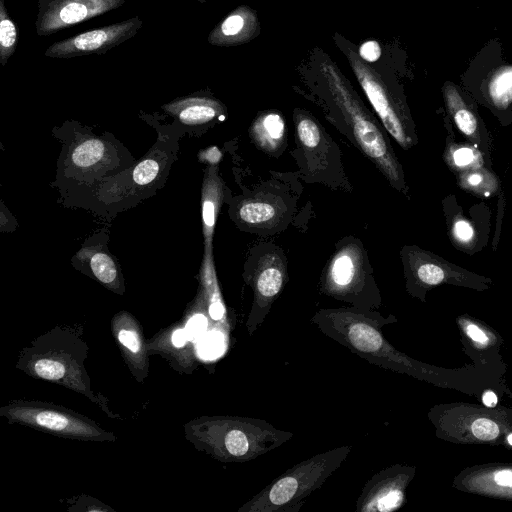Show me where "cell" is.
<instances>
[{
    "label": "cell",
    "instance_id": "obj_39",
    "mask_svg": "<svg viewBox=\"0 0 512 512\" xmlns=\"http://www.w3.org/2000/svg\"><path fill=\"white\" fill-rule=\"evenodd\" d=\"M196 1H197V2H199V3H205V2H207L208 0H196Z\"/></svg>",
    "mask_w": 512,
    "mask_h": 512
},
{
    "label": "cell",
    "instance_id": "obj_4",
    "mask_svg": "<svg viewBox=\"0 0 512 512\" xmlns=\"http://www.w3.org/2000/svg\"><path fill=\"white\" fill-rule=\"evenodd\" d=\"M143 25L136 16L125 21L85 31L53 43L45 51L50 58H73L104 54L137 34Z\"/></svg>",
    "mask_w": 512,
    "mask_h": 512
},
{
    "label": "cell",
    "instance_id": "obj_1",
    "mask_svg": "<svg viewBox=\"0 0 512 512\" xmlns=\"http://www.w3.org/2000/svg\"><path fill=\"white\" fill-rule=\"evenodd\" d=\"M295 70L301 87L294 86V89L320 105L327 117L346 133L389 184L409 197L404 171L388 133L331 56L319 46H314Z\"/></svg>",
    "mask_w": 512,
    "mask_h": 512
},
{
    "label": "cell",
    "instance_id": "obj_11",
    "mask_svg": "<svg viewBox=\"0 0 512 512\" xmlns=\"http://www.w3.org/2000/svg\"><path fill=\"white\" fill-rule=\"evenodd\" d=\"M293 117L297 148L301 156L305 157L307 166L310 164L308 170L319 171L323 167V160L319 155L327 161L326 152L330 148V139L327 138L320 123L309 112L296 108Z\"/></svg>",
    "mask_w": 512,
    "mask_h": 512
},
{
    "label": "cell",
    "instance_id": "obj_33",
    "mask_svg": "<svg viewBox=\"0 0 512 512\" xmlns=\"http://www.w3.org/2000/svg\"><path fill=\"white\" fill-rule=\"evenodd\" d=\"M466 333L467 335L474 341L476 342H479V343H486L488 341V338L487 336L485 335V333L480 329L478 328L476 325H473V324H469L467 327H466Z\"/></svg>",
    "mask_w": 512,
    "mask_h": 512
},
{
    "label": "cell",
    "instance_id": "obj_27",
    "mask_svg": "<svg viewBox=\"0 0 512 512\" xmlns=\"http://www.w3.org/2000/svg\"><path fill=\"white\" fill-rule=\"evenodd\" d=\"M471 430L476 438L484 441L493 440L499 434L498 425L487 418L476 419L471 425Z\"/></svg>",
    "mask_w": 512,
    "mask_h": 512
},
{
    "label": "cell",
    "instance_id": "obj_12",
    "mask_svg": "<svg viewBox=\"0 0 512 512\" xmlns=\"http://www.w3.org/2000/svg\"><path fill=\"white\" fill-rule=\"evenodd\" d=\"M165 111L189 126L208 124L223 116L225 106L210 96H190L163 106Z\"/></svg>",
    "mask_w": 512,
    "mask_h": 512
},
{
    "label": "cell",
    "instance_id": "obj_34",
    "mask_svg": "<svg viewBox=\"0 0 512 512\" xmlns=\"http://www.w3.org/2000/svg\"><path fill=\"white\" fill-rule=\"evenodd\" d=\"M495 482L500 486L512 487V470H501L495 474Z\"/></svg>",
    "mask_w": 512,
    "mask_h": 512
},
{
    "label": "cell",
    "instance_id": "obj_30",
    "mask_svg": "<svg viewBox=\"0 0 512 512\" xmlns=\"http://www.w3.org/2000/svg\"><path fill=\"white\" fill-rule=\"evenodd\" d=\"M119 342L130 352L138 354L142 351V341L134 328L124 327L118 331Z\"/></svg>",
    "mask_w": 512,
    "mask_h": 512
},
{
    "label": "cell",
    "instance_id": "obj_23",
    "mask_svg": "<svg viewBox=\"0 0 512 512\" xmlns=\"http://www.w3.org/2000/svg\"><path fill=\"white\" fill-rule=\"evenodd\" d=\"M33 370L38 377L52 381H60L66 374L65 365L50 358L37 360L33 365Z\"/></svg>",
    "mask_w": 512,
    "mask_h": 512
},
{
    "label": "cell",
    "instance_id": "obj_31",
    "mask_svg": "<svg viewBox=\"0 0 512 512\" xmlns=\"http://www.w3.org/2000/svg\"><path fill=\"white\" fill-rule=\"evenodd\" d=\"M207 319L202 314H196L190 318L184 328L188 339H197L203 336L207 328Z\"/></svg>",
    "mask_w": 512,
    "mask_h": 512
},
{
    "label": "cell",
    "instance_id": "obj_3",
    "mask_svg": "<svg viewBox=\"0 0 512 512\" xmlns=\"http://www.w3.org/2000/svg\"><path fill=\"white\" fill-rule=\"evenodd\" d=\"M461 86L506 126L512 121V64L500 38L488 40L460 76Z\"/></svg>",
    "mask_w": 512,
    "mask_h": 512
},
{
    "label": "cell",
    "instance_id": "obj_28",
    "mask_svg": "<svg viewBox=\"0 0 512 512\" xmlns=\"http://www.w3.org/2000/svg\"><path fill=\"white\" fill-rule=\"evenodd\" d=\"M403 499L402 492L397 489H391L386 492L378 494L372 504L375 505L376 510L390 511L397 508Z\"/></svg>",
    "mask_w": 512,
    "mask_h": 512
},
{
    "label": "cell",
    "instance_id": "obj_2",
    "mask_svg": "<svg viewBox=\"0 0 512 512\" xmlns=\"http://www.w3.org/2000/svg\"><path fill=\"white\" fill-rule=\"evenodd\" d=\"M332 40L346 58L386 132L404 150L417 145L416 126L396 71L387 63L370 64L361 59L357 46L339 32L333 33Z\"/></svg>",
    "mask_w": 512,
    "mask_h": 512
},
{
    "label": "cell",
    "instance_id": "obj_22",
    "mask_svg": "<svg viewBox=\"0 0 512 512\" xmlns=\"http://www.w3.org/2000/svg\"><path fill=\"white\" fill-rule=\"evenodd\" d=\"M90 268L95 277L103 284H112L117 278L114 261L105 253L97 252L90 259Z\"/></svg>",
    "mask_w": 512,
    "mask_h": 512
},
{
    "label": "cell",
    "instance_id": "obj_8",
    "mask_svg": "<svg viewBox=\"0 0 512 512\" xmlns=\"http://www.w3.org/2000/svg\"><path fill=\"white\" fill-rule=\"evenodd\" d=\"M370 270L361 242L349 238L337 245L325 271V284L334 292H349L363 284Z\"/></svg>",
    "mask_w": 512,
    "mask_h": 512
},
{
    "label": "cell",
    "instance_id": "obj_16",
    "mask_svg": "<svg viewBox=\"0 0 512 512\" xmlns=\"http://www.w3.org/2000/svg\"><path fill=\"white\" fill-rule=\"evenodd\" d=\"M283 214V207L276 198L254 196L243 200L237 209V217L248 227L260 228L275 224Z\"/></svg>",
    "mask_w": 512,
    "mask_h": 512
},
{
    "label": "cell",
    "instance_id": "obj_7",
    "mask_svg": "<svg viewBox=\"0 0 512 512\" xmlns=\"http://www.w3.org/2000/svg\"><path fill=\"white\" fill-rule=\"evenodd\" d=\"M400 255L406 275L425 286H436L444 282L465 283L484 280L482 277L416 245L404 246Z\"/></svg>",
    "mask_w": 512,
    "mask_h": 512
},
{
    "label": "cell",
    "instance_id": "obj_6",
    "mask_svg": "<svg viewBox=\"0 0 512 512\" xmlns=\"http://www.w3.org/2000/svg\"><path fill=\"white\" fill-rule=\"evenodd\" d=\"M447 116L469 143L490 159L491 138L477 109L475 99L461 86L447 80L441 87Z\"/></svg>",
    "mask_w": 512,
    "mask_h": 512
},
{
    "label": "cell",
    "instance_id": "obj_10",
    "mask_svg": "<svg viewBox=\"0 0 512 512\" xmlns=\"http://www.w3.org/2000/svg\"><path fill=\"white\" fill-rule=\"evenodd\" d=\"M261 33L256 10L248 5L233 9L209 33L208 43L217 47H234L249 43Z\"/></svg>",
    "mask_w": 512,
    "mask_h": 512
},
{
    "label": "cell",
    "instance_id": "obj_36",
    "mask_svg": "<svg viewBox=\"0 0 512 512\" xmlns=\"http://www.w3.org/2000/svg\"><path fill=\"white\" fill-rule=\"evenodd\" d=\"M188 340L185 329H177L172 335V343L175 347H183Z\"/></svg>",
    "mask_w": 512,
    "mask_h": 512
},
{
    "label": "cell",
    "instance_id": "obj_37",
    "mask_svg": "<svg viewBox=\"0 0 512 512\" xmlns=\"http://www.w3.org/2000/svg\"><path fill=\"white\" fill-rule=\"evenodd\" d=\"M482 401L485 406L492 408L496 406L498 399L494 392L488 390L484 392Z\"/></svg>",
    "mask_w": 512,
    "mask_h": 512
},
{
    "label": "cell",
    "instance_id": "obj_35",
    "mask_svg": "<svg viewBox=\"0 0 512 512\" xmlns=\"http://www.w3.org/2000/svg\"><path fill=\"white\" fill-rule=\"evenodd\" d=\"M224 312H225V308H224L222 301L210 302L209 314L213 320L222 319Z\"/></svg>",
    "mask_w": 512,
    "mask_h": 512
},
{
    "label": "cell",
    "instance_id": "obj_19",
    "mask_svg": "<svg viewBox=\"0 0 512 512\" xmlns=\"http://www.w3.org/2000/svg\"><path fill=\"white\" fill-rule=\"evenodd\" d=\"M457 184L477 197L490 198L500 192L498 176L487 166L456 174Z\"/></svg>",
    "mask_w": 512,
    "mask_h": 512
},
{
    "label": "cell",
    "instance_id": "obj_9",
    "mask_svg": "<svg viewBox=\"0 0 512 512\" xmlns=\"http://www.w3.org/2000/svg\"><path fill=\"white\" fill-rule=\"evenodd\" d=\"M8 415L19 422L72 437L96 438L100 435L99 430L88 422L50 408L17 406L9 409Z\"/></svg>",
    "mask_w": 512,
    "mask_h": 512
},
{
    "label": "cell",
    "instance_id": "obj_26",
    "mask_svg": "<svg viewBox=\"0 0 512 512\" xmlns=\"http://www.w3.org/2000/svg\"><path fill=\"white\" fill-rule=\"evenodd\" d=\"M159 163L152 158L141 161L133 170V181L138 185L151 183L158 175Z\"/></svg>",
    "mask_w": 512,
    "mask_h": 512
},
{
    "label": "cell",
    "instance_id": "obj_14",
    "mask_svg": "<svg viewBox=\"0 0 512 512\" xmlns=\"http://www.w3.org/2000/svg\"><path fill=\"white\" fill-rule=\"evenodd\" d=\"M249 134L260 150L269 155H277L286 143L285 119L279 111H263L252 122Z\"/></svg>",
    "mask_w": 512,
    "mask_h": 512
},
{
    "label": "cell",
    "instance_id": "obj_5",
    "mask_svg": "<svg viewBox=\"0 0 512 512\" xmlns=\"http://www.w3.org/2000/svg\"><path fill=\"white\" fill-rule=\"evenodd\" d=\"M125 0H39L36 32L47 36L117 9Z\"/></svg>",
    "mask_w": 512,
    "mask_h": 512
},
{
    "label": "cell",
    "instance_id": "obj_25",
    "mask_svg": "<svg viewBox=\"0 0 512 512\" xmlns=\"http://www.w3.org/2000/svg\"><path fill=\"white\" fill-rule=\"evenodd\" d=\"M224 443L227 451L232 456H244L250 449L249 437L245 432L238 429L229 431L224 438Z\"/></svg>",
    "mask_w": 512,
    "mask_h": 512
},
{
    "label": "cell",
    "instance_id": "obj_38",
    "mask_svg": "<svg viewBox=\"0 0 512 512\" xmlns=\"http://www.w3.org/2000/svg\"><path fill=\"white\" fill-rule=\"evenodd\" d=\"M507 440H508V443H509L510 445H512V434H510V435L508 436Z\"/></svg>",
    "mask_w": 512,
    "mask_h": 512
},
{
    "label": "cell",
    "instance_id": "obj_21",
    "mask_svg": "<svg viewBox=\"0 0 512 512\" xmlns=\"http://www.w3.org/2000/svg\"><path fill=\"white\" fill-rule=\"evenodd\" d=\"M106 154L104 143L96 138H89L80 142L72 152L73 164L82 169L98 164Z\"/></svg>",
    "mask_w": 512,
    "mask_h": 512
},
{
    "label": "cell",
    "instance_id": "obj_17",
    "mask_svg": "<svg viewBox=\"0 0 512 512\" xmlns=\"http://www.w3.org/2000/svg\"><path fill=\"white\" fill-rule=\"evenodd\" d=\"M223 198V182L217 170L211 167L205 177L202 188V225L206 249H212L217 215Z\"/></svg>",
    "mask_w": 512,
    "mask_h": 512
},
{
    "label": "cell",
    "instance_id": "obj_18",
    "mask_svg": "<svg viewBox=\"0 0 512 512\" xmlns=\"http://www.w3.org/2000/svg\"><path fill=\"white\" fill-rule=\"evenodd\" d=\"M444 119L445 126L449 129V134L446 138L443 160L450 170L456 175L464 171L486 166L484 154L469 142H456L449 117L445 115Z\"/></svg>",
    "mask_w": 512,
    "mask_h": 512
},
{
    "label": "cell",
    "instance_id": "obj_20",
    "mask_svg": "<svg viewBox=\"0 0 512 512\" xmlns=\"http://www.w3.org/2000/svg\"><path fill=\"white\" fill-rule=\"evenodd\" d=\"M18 39V27L10 18L4 0H0V64L2 66H5L15 53Z\"/></svg>",
    "mask_w": 512,
    "mask_h": 512
},
{
    "label": "cell",
    "instance_id": "obj_29",
    "mask_svg": "<svg viewBox=\"0 0 512 512\" xmlns=\"http://www.w3.org/2000/svg\"><path fill=\"white\" fill-rule=\"evenodd\" d=\"M357 51L361 59L370 64L379 62L383 54L380 42L375 39L364 41L357 47Z\"/></svg>",
    "mask_w": 512,
    "mask_h": 512
},
{
    "label": "cell",
    "instance_id": "obj_15",
    "mask_svg": "<svg viewBox=\"0 0 512 512\" xmlns=\"http://www.w3.org/2000/svg\"><path fill=\"white\" fill-rule=\"evenodd\" d=\"M448 235L453 245L466 253L472 254L480 249V232L475 222L466 218L453 195L443 200Z\"/></svg>",
    "mask_w": 512,
    "mask_h": 512
},
{
    "label": "cell",
    "instance_id": "obj_13",
    "mask_svg": "<svg viewBox=\"0 0 512 512\" xmlns=\"http://www.w3.org/2000/svg\"><path fill=\"white\" fill-rule=\"evenodd\" d=\"M253 264V278L258 296L264 300L274 298L281 290L285 279V261L275 250L259 254Z\"/></svg>",
    "mask_w": 512,
    "mask_h": 512
},
{
    "label": "cell",
    "instance_id": "obj_32",
    "mask_svg": "<svg viewBox=\"0 0 512 512\" xmlns=\"http://www.w3.org/2000/svg\"><path fill=\"white\" fill-rule=\"evenodd\" d=\"M199 159L211 165H216L221 159V153L217 147H210L200 152Z\"/></svg>",
    "mask_w": 512,
    "mask_h": 512
},
{
    "label": "cell",
    "instance_id": "obj_24",
    "mask_svg": "<svg viewBox=\"0 0 512 512\" xmlns=\"http://www.w3.org/2000/svg\"><path fill=\"white\" fill-rule=\"evenodd\" d=\"M225 348L224 337L220 332H210L205 335L199 344V354L206 359L220 356Z\"/></svg>",
    "mask_w": 512,
    "mask_h": 512
}]
</instances>
